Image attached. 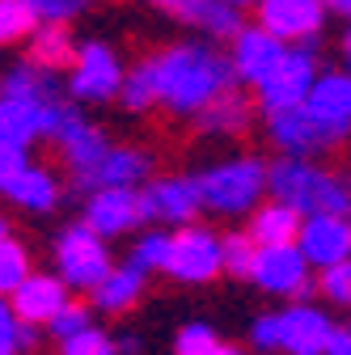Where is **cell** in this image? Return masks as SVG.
<instances>
[{
	"label": "cell",
	"mask_w": 351,
	"mask_h": 355,
	"mask_svg": "<svg viewBox=\"0 0 351 355\" xmlns=\"http://www.w3.org/2000/svg\"><path fill=\"white\" fill-rule=\"evenodd\" d=\"M144 64L157 85V110H165L169 119H187V123H195L225 89L237 85L229 51H221L207 38L169 42Z\"/></svg>",
	"instance_id": "1"
},
{
	"label": "cell",
	"mask_w": 351,
	"mask_h": 355,
	"mask_svg": "<svg viewBox=\"0 0 351 355\" xmlns=\"http://www.w3.org/2000/svg\"><path fill=\"white\" fill-rule=\"evenodd\" d=\"M271 199L296 207L300 216H351V169H330L322 161L275 157Z\"/></svg>",
	"instance_id": "2"
},
{
	"label": "cell",
	"mask_w": 351,
	"mask_h": 355,
	"mask_svg": "<svg viewBox=\"0 0 351 355\" xmlns=\"http://www.w3.org/2000/svg\"><path fill=\"white\" fill-rule=\"evenodd\" d=\"M339 322L314 300H288L271 313H258L250 326L254 355H326Z\"/></svg>",
	"instance_id": "3"
},
{
	"label": "cell",
	"mask_w": 351,
	"mask_h": 355,
	"mask_svg": "<svg viewBox=\"0 0 351 355\" xmlns=\"http://www.w3.org/2000/svg\"><path fill=\"white\" fill-rule=\"evenodd\" d=\"M195 182H199L203 211L225 216V220H241L262 199H271V165L241 153V157H229V161L203 165L195 173Z\"/></svg>",
	"instance_id": "4"
},
{
	"label": "cell",
	"mask_w": 351,
	"mask_h": 355,
	"mask_svg": "<svg viewBox=\"0 0 351 355\" xmlns=\"http://www.w3.org/2000/svg\"><path fill=\"white\" fill-rule=\"evenodd\" d=\"M51 258H55V275L72 288V292H94L110 271H114V258H110V241L89 229L85 220H72L55 233V245H51Z\"/></svg>",
	"instance_id": "5"
},
{
	"label": "cell",
	"mask_w": 351,
	"mask_h": 355,
	"mask_svg": "<svg viewBox=\"0 0 351 355\" xmlns=\"http://www.w3.org/2000/svg\"><path fill=\"white\" fill-rule=\"evenodd\" d=\"M123 80H127V68L119 60V51L102 38H89L76 47V60L72 68L64 72V89L76 106H102V102H119L123 94Z\"/></svg>",
	"instance_id": "6"
},
{
	"label": "cell",
	"mask_w": 351,
	"mask_h": 355,
	"mask_svg": "<svg viewBox=\"0 0 351 355\" xmlns=\"http://www.w3.org/2000/svg\"><path fill=\"white\" fill-rule=\"evenodd\" d=\"M165 275L173 284H212L216 275H225V237L212 225H182L173 229V250H169V266Z\"/></svg>",
	"instance_id": "7"
},
{
	"label": "cell",
	"mask_w": 351,
	"mask_h": 355,
	"mask_svg": "<svg viewBox=\"0 0 351 355\" xmlns=\"http://www.w3.org/2000/svg\"><path fill=\"white\" fill-rule=\"evenodd\" d=\"M318 76H322V68H318V42H314V47H292L284 55V64L267 76V85L254 89V102H258V110L267 114V119H275L284 110H296V106H305V98L314 94Z\"/></svg>",
	"instance_id": "8"
},
{
	"label": "cell",
	"mask_w": 351,
	"mask_h": 355,
	"mask_svg": "<svg viewBox=\"0 0 351 355\" xmlns=\"http://www.w3.org/2000/svg\"><path fill=\"white\" fill-rule=\"evenodd\" d=\"M318 271L309 266V258L300 254V245H267V250H258L254 254V271H250V284L258 292H267L275 300H305L318 279Z\"/></svg>",
	"instance_id": "9"
},
{
	"label": "cell",
	"mask_w": 351,
	"mask_h": 355,
	"mask_svg": "<svg viewBox=\"0 0 351 355\" xmlns=\"http://www.w3.org/2000/svg\"><path fill=\"white\" fill-rule=\"evenodd\" d=\"M140 199H144V220L157 229L195 225L199 211H203L195 173H157L140 187Z\"/></svg>",
	"instance_id": "10"
},
{
	"label": "cell",
	"mask_w": 351,
	"mask_h": 355,
	"mask_svg": "<svg viewBox=\"0 0 351 355\" xmlns=\"http://www.w3.org/2000/svg\"><path fill=\"white\" fill-rule=\"evenodd\" d=\"M326 0H258L254 5V21L262 30H271L275 38H284L288 47H314L322 42L326 30Z\"/></svg>",
	"instance_id": "11"
},
{
	"label": "cell",
	"mask_w": 351,
	"mask_h": 355,
	"mask_svg": "<svg viewBox=\"0 0 351 355\" xmlns=\"http://www.w3.org/2000/svg\"><path fill=\"white\" fill-rule=\"evenodd\" d=\"M80 220H85L89 229H98L106 241L136 233L140 225H148V220H144V199H140V187H106V191L85 195Z\"/></svg>",
	"instance_id": "12"
},
{
	"label": "cell",
	"mask_w": 351,
	"mask_h": 355,
	"mask_svg": "<svg viewBox=\"0 0 351 355\" xmlns=\"http://www.w3.org/2000/svg\"><path fill=\"white\" fill-rule=\"evenodd\" d=\"M68 98L55 102H38V98H13V94H0V148H26L34 140H47L51 136V123L64 110Z\"/></svg>",
	"instance_id": "13"
},
{
	"label": "cell",
	"mask_w": 351,
	"mask_h": 355,
	"mask_svg": "<svg viewBox=\"0 0 351 355\" xmlns=\"http://www.w3.org/2000/svg\"><path fill=\"white\" fill-rule=\"evenodd\" d=\"M292 47L284 38H275L271 30H262L258 21L254 26H246L233 42H229V60H233V72H237V85H250V89H258V85H267V76L284 64V55H288Z\"/></svg>",
	"instance_id": "14"
},
{
	"label": "cell",
	"mask_w": 351,
	"mask_h": 355,
	"mask_svg": "<svg viewBox=\"0 0 351 355\" xmlns=\"http://www.w3.org/2000/svg\"><path fill=\"white\" fill-rule=\"evenodd\" d=\"M267 140H271V148L280 157H300V161H322V157H330L339 148L305 106L267 119Z\"/></svg>",
	"instance_id": "15"
},
{
	"label": "cell",
	"mask_w": 351,
	"mask_h": 355,
	"mask_svg": "<svg viewBox=\"0 0 351 355\" xmlns=\"http://www.w3.org/2000/svg\"><path fill=\"white\" fill-rule=\"evenodd\" d=\"M305 110H309L322 123L326 136L343 148L351 140V72L347 68L322 72L318 85H314V94L305 98Z\"/></svg>",
	"instance_id": "16"
},
{
	"label": "cell",
	"mask_w": 351,
	"mask_h": 355,
	"mask_svg": "<svg viewBox=\"0 0 351 355\" xmlns=\"http://www.w3.org/2000/svg\"><path fill=\"white\" fill-rule=\"evenodd\" d=\"M148 178H157V157L140 144H110V153L94 165V173L76 187L80 195H94L106 187H144Z\"/></svg>",
	"instance_id": "17"
},
{
	"label": "cell",
	"mask_w": 351,
	"mask_h": 355,
	"mask_svg": "<svg viewBox=\"0 0 351 355\" xmlns=\"http://www.w3.org/2000/svg\"><path fill=\"white\" fill-rule=\"evenodd\" d=\"M9 304H13V313L26 322V326H38V330H47L64 309L72 304V288L55 275V271H34L13 296H9Z\"/></svg>",
	"instance_id": "18"
},
{
	"label": "cell",
	"mask_w": 351,
	"mask_h": 355,
	"mask_svg": "<svg viewBox=\"0 0 351 355\" xmlns=\"http://www.w3.org/2000/svg\"><path fill=\"white\" fill-rule=\"evenodd\" d=\"M296 245L309 258L314 271H330V266L347 262L351 258V216H305Z\"/></svg>",
	"instance_id": "19"
},
{
	"label": "cell",
	"mask_w": 351,
	"mask_h": 355,
	"mask_svg": "<svg viewBox=\"0 0 351 355\" xmlns=\"http://www.w3.org/2000/svg\"><path fill=\"white\" fill-rule=\"evenodd\" d=\"M64 191H68V178H60V169L51 165H26L13 187L5 191V199L17 207V211H30V216H51L60 203H64Z\"/></svg>",
	"instance_id": "20"
},
{
	"label": "cell",
	"mask_w": 351,
	"mask_h": 355,
	"mask_svg": "<svg viewBox=\"0 0 351 355\" xmlns=\"http://www.w3.org/2000/svg\"><path fill=\"white\" fill-rule=\"evenodd\" d=\"M254 106H258V102L246 94V89L233 85V89H225V94L195 119V131H199V136H207V140H233V136H246L250 123H254Z\"/></svg>",
	"instance_id": "21"
},
{
	"label": "cell",
	"mask_w": 351,
	"mask_h": 355,
	"mask_svg": "<svg viewBox=\"0 0 351 355\" xmlns=\"http://www.w3.org/2000/svg\"><path fill=\"white\" fill-rule=\"evenodd\" d=\"M182 26L199 30L207 42H233L241 30H246V13L229 0H182L178 9H173Z\"/></svg>",
	"instance_id": "22"
},
{
	"label": "cell",
	"mask_w": 351,
	"mask_h": 355,
	"mask_svg": "<svg viewBox=\"0 0 351 355\" xmlns=\"http://www.w3.org/2000/svg\"><path fill=\"white\" fill-rule=\"evenodd\" d=\"M144 288H148V275L140 271V266H136V262H119L114 271L89 292L94 313H102V318H123V313H131V309L144 300Z\"/></svg>",
	"instance_id": "23"
},
{
	"label": "cell",
	"mask_w": 351,
	"mask_h": 355,
	"mask_svg": "<svg viewBox=\"0 0 351 355\" xmlns=\"http://www.w3.org/2000/svg\"><path fill=\"white\" fill-rule=\"evenodd\" d=\"M300 225H305V216L280 199H262L250 216H246V233L258 250H267V245H296L300 237Z\"/></svg>",
	"instance_id": "24"
},
{
	"label": "cell",
	"mask_w": 351,
	"mask_h": 355,
	"mask_svg": "<svg viewBox=\"0 0 351 355\" xmlns=\"http://www.w3.org/2000/svg\"><path fill=\"white\" fill-rule=\"evenodd\" d=\"M76 47H80V42H72L68 26L42 21V26L34 30V38L26 42V60L38 64V68H47V72H68L72 60H76Z\"/></svg>",
	"instance_id": "25"
},
{
	"label": "cell",
	"mask_w": 351,
	"mask_h": 355,
	"mask_svg": "<svg viewBox=\"0 0 351 355\" xmlns=\"http://www.w3.org/2000/svg\"><path fill=\"white\" fill-rule=\"evenodd\" d=\"M169 250H173V229H157V225H148L136 241H131L127 262H136L144 275H165Z\"/></svg>",
	"instance_id": "26"
},
{
	"label": "cell",
	"mask_w": 351,
	"mask_h": 355,
	"mask_svg": "<svg viewBox=\"0 0 351 355\" xmlns=\"http://www.w3.org/2000/svg\"><path fill=\"white\" fill-rule=\"evenodd\" d=\"M119 106H123L127 114H148V110H157V85H153V72H148V64H144V60L127 68V80H123Z\"/></svg>",
	"instance_id": "27"
},
{
	"label": "cell",
	"mask_w": 351,
	"mask_h": 355,
	"mask_svg": "<svg viewBox=\"0 0 351 355\" xmlns=\"http://www.w3.org/2000/svg\"><path fill=\"white\" fill-rule=\"evenodd\" d=\"M30 275H34V266H30V250H26V241H17V237L0 241V296L9 300Z\"/></svg>",
	"instance_id": "28"
},
{
	"label": "cell",
	"mask_w": 351,
	"mask_h": 355,
	"mask_svg": "<svg viewBox=\"0 0 351 355\" xmlns=\"http://www.w3.org/2000/svg\"><path fill=\"white\" fill-rule=\"evenodd\" d=\"M38 26H42V21L34 17V9L26 5V0H0V47L30 42Z\"/></svg>",
	"instance_id": "29"
},
{
	"label": "cell",
	"mask_w": 351,
	"mask_h": 355,
	"mask_svg": "<svg viewBox=\"0 0 351 355\" xmlns=\"http://www.w3.org/2000/svg\"><path fill=\"white\" fill-rule=\"evenodd\" d=\"M318 292L330 309H343V313H351V258L330 266V271H318Z\"/></svg>",
	"instance_id": "30"
},
{
	"label": "cell",
	"mask_w": 351,
	"mask_h": 355,
	"mask_svg": "<svg viewBox=\"0 0 351 355\" xmlns=\"http://www.w3.org/2000/svg\"><path fill=\"white\" fill-rule=\"evenodd\" d=\"M254 254H258V245L250 241V233H225V275H233V279H246V284H250Z\"/></svg>",
	"instance_id": "31"
},
{
	"label": "cell",
	"mask_w": 351,
	"mask_h": 355,
	"mask_svg": "<svg viewBox=\"0 0 351 355\" xmlns=\"http://www.w3.org/2000/svg\"><path fill=\"white\" fill-rule=\"evenodd\" d=\"M60 355H119V338L106 334L102 326H89V330H80L76 338L60 343Z\"/></svg>",
	"instance_id": "32"
},
{
	"label": "cell",
	"mask_w": 351,
	"mask_h": 355,
	"mask_svg": "<svg viewBox=\"0 0 351 355\" xmlns=\"http://www.w3.org/2000/svg\"><path fill=\"white\" fill-rule=\"evenodd\" d=\"M89 326H98L94 322V304H80V300H72L64 313L47 326V334L55 338V343H68V338H76L80 330H89Z\"/></svg>",
	"instance_id": "33"
},
{
	"label": "cell",
	"mask_w": 351,
	"mask_h": 355,
	"mask_svg": "<svg viewBox=\"0 0 351 355\" xmlns=\"http://www.w3.org/2000/svg\"><path fill=\"white\" fill-rule=\"evenodd\" d=\"M34 9L38 21H51V26H72L85 9H89V0H26Z\"/></svg>",
	"instance_id": "34"
},
{
	"label": "cell",
	"mask_w": 351,
	"mask_h": 355,
	"mask_svg": "<svg viewBox=\"0 0 351 355\" xmlns=\"http://www.w3.org/2000/svg\"><path fill=\"white\" fill-rule=\"evenodd\" d=\"M0 355H26V322L5 296H0Z\"/></svg>",
	"instance_id": "35"
},
{
	"label": "cell",
	"mask_w": 351,
	"mask_h": 355,
	"mask_svg": "<svg viewBox=\"0 0 351 355\" xmlns=\"http://www.w3.org/2000/svg\"><path fill=\"white\" fill-rule=\"evenodd\" d=\"M212 343H221V334H216L207 322H187V326H178V334H173V355H199Z\"/></svg>",
	"instance_id": "36"
},
{
	"label": "cell",
	"mask_w": 351,
	"mask_h": 355,
	"mask_svg": "<svg viewBox=\"0 0 351 355\" xmlns=\"http://www.w3.org/2000/svg\"><path fill=\"white\" fill-rule=\"evenodd\" d=\"M30 165V153L26 148H0V195L13 187V178Z\"/></svg>",
	"instance_id": "37"
},
{
	"label": "cell",
	"mask_w": 351,
	"mask_h": 355,
	"mask_svg": "<svg viewBox=\"0 0 351 355\" xmlns=\"http://www.w3.org/2000/svg\"><path fill=\"white\" fill-rule=\"evenodd\" d=\"M326 355H351V326H339L334 338H330V351Z\"/></svg>",
	"instance_id": "38"
},
{
	"label": "cell",
	"mask_w": 351,
	"mask_h": 355,
	"mask_svg": "<svg viewBox=\"0 0 351 355\" xmlns=\"http://www.w3.org/2000/svg\"><path fill=\"white\" fill-rule=\"evenodd\" d=\"M199 355H246V351H241L237 343H225V338H221V343H212V347L199 351Z\"/></svg>",
	"instance_id": "39"
},
{
	"label": "cell",
	"mask_w": 351,
	"mask_h": 355,
	"mask_svg": "<svg viewBox=\"0 0 351 355\" xmlns=\"http://www.w3.org/2000/svg\"><path fill=\"white\" fill-rule=\"evenodd\" d=\"M326 9H330V17H343L351 26V0H326Z\"/></svg>",
	"instance_id": "40"
},
{
	"label": "cell",
	"mask_w": 351,
	"mask_h": 355,
	"mask_svg": "<svg viewBox=\"0 0 351 355\" xmlns=\"http://www.w3.org/2000/svg\"><path fill=\"white\" fill-rule=\"evenodd\" d=\"M339 55H343V68L351 72V26L343 30V38H339Z\"/></svg>",
	"instance_id": "41"
},
{
	"label": "cell",
	"mask_w": 351,
	"mask_h": 355,
	"mask_svg": "<svg viewBox=\"0 0 351 355\" xmlns=\"http://www.w3.org/2000/svg\"><path fill=\"white\" fill-rule=\"evenodd\" d=\"M136 351H140V338L136 334H123L119 338V355H136Z\"/></svg>",
	"instance_id": "42"
},
{
	"label": "cell",
	"mask_w": 351,
	"mask_h": 355,
	"mask_svg": "<svg viewBox=\"0 0 351 355\" xmlns=\"http://www.w3.org/2000/svg\"><path fill=\"white\" fill-rule=\"evenodd\" d=\"M9 237H13V229H9V216L0 211V241H9Z\"/></svg>",
	"instance_id": "43"
},
{
	"label": "cell",
	"mask_w": 351,
	"mask_h": 355,
	"mask_svg": "<svg viewBox=\"0 0 351 355\" xmlns=\"http://www.w3.org/2000/svg\"><path fill=\"white\" fill-rule=\"evenodd\" d=\"M148 5H157V9H169V13H173V9L182 5V0H148Z\"/></svg>",
	"instance_id": "44"
},
{
	"label": "cell",
	"mask_w": 351,
	"mask_h": 355,
	"mask_svg": "<svg viewBox=\"0 0 351 355\" xmlns=\"http://www.w3.org/2000/svg\"><path fill=\"white\" fill-rule=\"evenodd\" d=\"M229 5H237V9H246V5H258V0H229Z\"/></svg>",
	"instance_id": "45"
},
{
	"label": "cell",
	"mask_w": 351,
	"mask_h": 355,
	"mask_svg": "<svg viewBox=\"0 0 351 355\" xmlns=\"http://www.w3.org/2000/svg\"><path fill=\"white\" fill-rule=\"evenodd\" d=\"M0 72H5V68H0Z\"/></svg>",
	"instance_id": "46"
},
{
	"label": "cell",
	"mask_w": 351,
	"mask_h": 355,
	"mask_svg": "<svg viewBox=\"0 0 351 355\" xmlns=\"http://www.w3.org/2000/svg\"><path fill=\"white\" fill-rule=\"evenodd\" d=\"M347 326H351V322H347Z\"/></svg>",
	"instance_id": "47"
}]
</instances>
